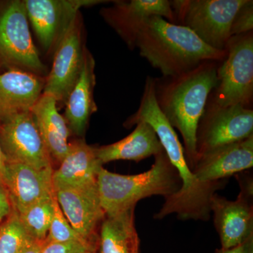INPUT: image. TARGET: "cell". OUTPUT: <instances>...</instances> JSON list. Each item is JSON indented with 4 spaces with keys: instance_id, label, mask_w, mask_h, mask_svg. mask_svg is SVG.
I'll use <instances>...</instances> for the list:
<instances>
[{
    "instance_id": "cell-12",
    "label": "cell",
    "mask_w": 253,
    "mask_h": 253,
    "mask_svg": "<svg viewBox=\"0 0 253 253\" xmlns=\"http://www.w3.org/2000/svg\"><path fill=\"white\" fill-rule=\"evenodd\" d=\"M84 47L79 14L55 49L52 68L45 78L42 94L65 103L81 72Z\"/></svg>"
},
{
    "instance_id": "cell-5",
    "label": "cell",
    "mask_w": 253,
    "mask_h": 253,
    "mask_svg": "<svg viewBox=\"0 0 253 253\" xmlns=\"http://www.w3.org/2000/svg\"><path fill=\"white\" fill-rule=\"evenodd\" d=\"M226 55L218 66V85L212 102L222 107L241 105L251 109L253 98V35L231 37Z\"/></svg>"
},
{
    "instance_id": "cell-25",
    "label": "cell",
    "mask_w": 253,
    "mask_h": 253,
    "mask_svg": "<svg viewBox=\"0 0 253 253\" xmlns=\"http://www.w3.org/2000/svg\"><path fill=\"white\" fill-rule=\"evenodd\" d=\"M253 29V1L247 3L236 14L231 28V36H239L252 32Z\"/></svg>"
},
{
    "instance_id": "cell-4",
    "label": "cell",
    "mask_w": 253,
    "mask_h": 253,
    "mask_svg": "<svg viewBox=\"0 0 253 253\" xmlns=\"http://www.w3.org/2000/svg\"><path fill=\"white\" fill-rule=\"evenodd\" d=\"M248 0L170 1L176 23L194 32L208 46L226 50L236 14Z\"/></svg>"
},
{
    "instance_id": "cell-6",
    "label": "cell",
    "mask_w": 253,
    "mask_h": 253,
    "mask_svg": "<svg viewBox=\"0 0 253 253\" xmlns=\"http://www.w3.org/2000/svg\"><path fill=\"white\" fill-rule=\"evenodd\" d=\"M0 61L10 69L41 76L46 72L32 39L23 1H0Z\"/></svg>"
},
{
    "instance_id": "cell-19",
    "label": "cell",
    "mask_w": 253,
    "mask_h": 253,
    "mask_svg": "<svg viewBox=\"0 0 253 253\" xmlns=\"http://www.w3.org/2000/svg\"><path fill=\"white\" fill-rule=\"evenodd\" d=\"M57 101L42 94L31 110L37 126L51 161L61 163L70 147V130L57 109Z\"/></svg>"
},
{
    "instance_id": "cell-11",
    "label": "cell",
    "mask_w": 253,
    "mask_h": 253,
    "mask_svg": "<svg viewBox=\"0 0 253 253\" xmlns=\"http://www.w3.org/2000/svg\"><path fill=\"white\" fill-rule=\"evenodd\" d=\"M56 200L73 230L91 249L98 250L101 224L106 217L94 185L54 191Z\"/></svg>"
},
{
    "instance_id": "cell-21",
    "label": "cell",
    "mask_w": 253,
    "mask_h": 253,
    "mask_svg": "<svg viewBox=\"0 0 253 253\" xmlns=\"http://www.w3.org/2000/svg\"><path fill=\"white\" fill-rule=\"evenodd\" d=\"M139 246L134 208L116 215H106L100 229L96 253H139Z\"/></svg>"
},
{
    "instance_id": "cell-31",
    "label": "cell",
    "mask_w": 253,
    "mask_h": 253,
    "mask_svg": "<svg viewBox=\"0 0 253 253\" xmlns=\"http://www.w3.org/2000/svg\"><path fill=\"white\" fill-rule=\"evenodd\" d=\"M97 253V251H95V250L89 249V248L84 247V246H83V247L80 248L78 249L77 251H75L73 253Z\"/></svg>"
},
{
    "instance_id": "cell-22",
    "label": "cell",
    "mask_w": 253,
    "mask_h": 253,
    "mask_svg": "<svg viewBox=\"0 0 253 253\" xmlns=\"http://www.w3.org/2000/svg\"><path fill=\"white\" fill-rule=\"evenodd\" d=\"M54 194L41 200L18 214L28 234L36 240H46L53 214Z\"/></svg>"
},
{
    "instance_id": "cell-10",
    "label": "cell",
    "mask_w": 253,
    "mask_h": 253,
    "mask_svg": "<svg viewBox=\"0 0 253 253\" xmlns=\"http://www.w3.org/2000/svg\"><path fill=\"white\" fill-rule=\"evenodd\" d=\"M28 20L46 51L57 47L83 6L109 2L101 0H24Z\"/></svg>"
},
{
    "instance_id": "cell-23",
    "label": "cell",
    "mask_w": 253,
    "mask_h": 253,
    "mask_svg": "<svg viewBox=\"0 0 253 253\" xmlns=\"http://www.w3.org/2000/svg\"><path fill=\"white\" fill-rule=\"evenodd\" d=\"M33 240L23 227L17 213L11 209L0 224V253H19Z\"/></svg>"
},
{
    "instance_id": "cell-7",
    "label": "cell",
    "mask_w": 253,
    "mask_h": 253,
    "mask_svg": "<svg viewBox=\"0 0 253 253\" xmlns=\"http://www.w3.org/2000/svg\"><path fill=\"white\" fill-rule=\"evenodd\" d=\"M207 106L196 132L197 158L253 135V109L241 105L222 107L208 101Z\"/></svg>"
},
{
    "instance_id": "cell-28",
    "label": "cell",
    "mask_w": 253,
    "mask_h": 253,
    "mask_svg": "<svg viewBox=\"0 0 253 253\" xmlns=\"http://www.w3.org/2000/svg\"><path fill=\"white\" fill-rule=\"evenodd\" d=\"M46 244V240H33L19 253H41Z\"/></svg>"
},
{
    "instance_id": "cell-1",
    "label": "cell",
    "mask_w": 253,
    "mask_h": 253,
    "mask_svg": "<svg viewBox=\"0 0 253 253\" xmlns=\"http://www.w3.org/2000/svg\"><path fill=\"white\" fill-rule=\"evenodd\" d=\"M218 61H206L174 78H155L156 100L172 127L180 132L190 169L196 159V132L211 93L218 85Z\"/></svg>"
},
{
    "instance_id": "cell-14",
    "label": "cell",
    "mask_w": 253,
    "mask_h": 253,
    "mask_svg": "<svg viewBox=\"0 0 253 253\" xmlns=\"http://www.w3.org/2000/svg\"><path fill=\"white\" fill-rule=\"evenodd\" d=\"M53 167L38 169L28 165L6 163L2 185L11 209L20 212L41 200L54 194Z\"/></svg>"
},
{
    "instance_id": "cell-26",
    "label": "cell",
    "mask_w": 253,
    "mask_h": 253,
    "mask_svg": "<svg viewBox=\"0 0 253 253\" xmlns=\"http://www.w3.org/2000/svg\"><path fill=\"white\" fill-rule=\"evenodd\" d=\"M83 246H84L78 242L55 243L46 241L41 253H73Z\"/></svg>"
},
{
    "instance_id": "cell-2",
    "label": "cell",
    "mask_w": 253,
    "mask_h": 253,
    "mask_svg": "<svg viewBox=\"0 0 253 253\" xmlns=\"http://www.w3.org/2000/svg\"><path fill=\"white\" fill-rule=\"evenodd\" d=\"M135 46L163 78L181 76L206 61L221 62L226 55V50L213 49L189 28L159 16H151L145 21Z\"/></svg>"
},
{
    "instance_id": "cell-27",
    "label": "cell",
    "mask_w": 253,
    "mask_h": 253,
    "mask_svg": "<svg viewBox=\"0 0 253 253\" xmlns=\"http://www.w3.org/2000/svg\"><path fill=\"white\" fill-rule=\"evenodd\" d=\"M11 212L9 198L2 184H0V224Z\"/></svg>"
},
{
    "instance_id": "cell-20",
    "label": "cell",
    "mask_w": 253,
    "mask_h": 253,
    "mask_svg": "<svg viewBox=\"0 0 253 253\" xmlns=\"http://www.w3.org/2000/svg\"><path fill=\"white\" fill-rule=\"evenodd\" d=\"M164 151L152 126L145 122L138 123L135 129L124 139L105 146L95 147L100 162L132 161L140 162Z\"/></svg>"
},
{
    "instance_id": "cell-32",
    "label": "cell",
    "mask_w": 253,
    "mask_h": 253,
    "mask_svg": "<svg viewBox=\"0 0 253 253\" xmlns=\"http://www.w3.org/2000/svg\"><path fill=\"white\" fill-rule=\"evenodd\" d=\"M2 66H4V65H3V63H1V61H0V68L2 67Z\"/></svg>"
},
{
    "instance_id": "cell-8",
    "label": "cell",
    "mask_w": 253,
    "mask_h": 253,
    "mask_svg": "<svg viewBox=\"0 0 253 253\" xmlns=\"http://www.w3.org/2000/svg\"><path fill=\"white\" fill-rule=\"evenodd\" d=\"M235 176L241 189L237 199L229 201L215 193L210 203L214 226L224 249L244 244L253 235V177L244 172Z\"/></svg>"
},
{
    "instance_id": "cell-17",
    "label": "cell",
    "mask_w": 253,
    "mask_h": 253,
    "mask_svg": "<svg viewBox=\"0 0 253 253\" xmlns=\"http://www.w3.org/2000/svg\"><path fill=\"white\" fill-rule=\"evenodd\" d=\"M59 165L52 174L54 191L96 184L98 174L104 166L96 156L94 146L81 139L70 142L67 154Z\"/></svg>"
},
{
    "instance_id": "cell-13",
    "label": "cell",
    "mask_w": 253,
    "mask_h": 253,
    "mask_svg": "<svg viewBox=\"0 0 253 253\" xmlns=\"http://www.w3.org/2000/svg\"><path fill=\"white\" fill-rule=\"evenodd\" d=\"M113 2L111 7L101 10V15L131 50L135 49L138 33L151 16H161L175 24L170 1L130 0Z\"/></svg>"
},
{
    "instance_id": "cell-30",
    "label": "cell",
    "mask_w": 253,
    "mask_h": 253,
    "mask_svg": "<svg viewBox=\"0 0 253 253\" xmlns=\"http://www.w3.org/2000/svg\"><path fill=\"white\" fill-rule=\"evenodd\" d=\"M6 160L0 144V184H2V177L6 168Z\"/></svg>"
},
{
    "instance_id": "cell-16",
    "label": "cell",
    "mask_w": 253,
    "mask_h": 253,
    "mask_svg": "<svg viewBox=\"0 0 253 253\" xmlns=\"http://www.w3.org/2000/svg\"><path fill=\"white\" fill-rule=\"evenodd\" d=\"M45 79L18 69L0 73V121L31 112L42 94Z\"/></svg>"
},
{
    "instance_id": "cell-24",
    "label": "cell",
    "mask_w": 253,
    "mask_h": 253,
    "mask_svg": "<svg viewBox=\"0 0 253 253\" xmlns=\"http://www.w3.org/2000/svg\"><path fill=\"white\" fill-rule=\"evenodd\" d=\"M46 240L47 242H78L86 247L89 248L84 244V241L78 236L77 233L73 230L72 226L68 222L63 214L62 210L60 208L59 203L55 196V193L54 201H53L52 218H51L49 232Z\"/></svg>"
},
{
    "instance_id": "cell-29",
    "label": "cell",
    "mask_w": 253,
    "mask_h": 253,
    "mask_svg": "<svg viewBox=\"0 0 253 253\" xmlns=\"http://www.w3.org/2000/svg\"><path fill=\"white\" fill-rule=\"evenodd\" d=\"M251 236H250L244 244L239 245L235 247L229 248V249H224V248L221 247L220 249L216 250L214 253H247L249 239Z\"/></svg>"
},
{
    "instance_id": "cell-3",
    "label": "cell",
    "mask_w": 253,
    "mask_h": 253,
    "mask_svg": "<svg viewBox=\"0 0 253 253\" xmlns=\"http://www.w3.org/2000/svg\"><path fill=\"white\" fill-rule=\"evenodd\" d=\"M155 157V162L146 172L124 175L102 168L97 176L100 202L106 215L113 216L131 208L141 199L153 196L169 197L181 186L179 174L166 151Z\"/></svg>"
},
{
    "instance_id": "cell-15",
    "label": "cell",
    "mask_w": 253,
    "mask_h": 253,
    "mask_svg": "<svg viewBox=\"0 0 253 253\" xmlns=\"http://www.w3.org/2000/svg\"><path fill=\"white\" fill-rule=\"evenodd\" d=\"M253 166V135L200 156L191 171L200 182L212 183L228 179Z\"/></svg>"
},
{
    "instance_id": "cell-18",
    "label": "cell",
    "mask_w": 253,
    "mask_h": 253,
    "mask_svg": "<svg viewBox=\"0 0 253 253\" xmlns=\"http://www.w3.org/2000/svg\"><path fill=\"white\" fill-rule=\"evenodd\" d=\"M95 61L86 47L83 66L76 84L65 101V120L70 132L77 136H84L91 115L97 111L94 99L96 85Z\"/></svg>"
},
{
    "instance_id": "cell-9",
    "label": "cell",
    "mask_w": 253,
    "mask_h": 253,
    "mask_svg": "<svg viewBox=\"0 0 253 253\" xmlns=\"http://www.w3.org/2000/svg\"><path fill=\"white\" fill-rule=\"evenodd\" d=\"M0 144L6 163H22L38 169L52 167L31 111L0 121Z\"/></svg>"
}]
</instances>
